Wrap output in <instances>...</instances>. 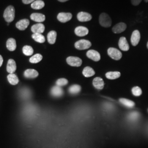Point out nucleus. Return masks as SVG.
<instances>
[{
	"label": "nucleus",
	"instance_id": "19",
	"mask_svg": "<svg viewBox=\"0 0 148 148\" xmlns=\"http://www.w3.org/2000/svg\"><path fill=\"white\" fill-rule=\"evenodd\" d=\"M30 18L33 21L38 22V23L43 22L46 19V17L45 15H43L41 13H32L30 16Z\"/></svg>",
	"mask_w": 148,
	"mask_h": 148
},
{
	"label": "nucleus",
	"instance_id": "5",
	"mask_svg": "<svg viewBox=\"0 0 148 148\" xmlns=\"http://www.w3.org/2000/svg\"><path fill=\"white\" fill-rule=\"evenodd\" d=\"M66 62L69 65L71 66H75V67L80 66L82 63V60L79 57H68L66 59Z\"/></svg>",
	"mask_w": 148,
	"mask_h": 148
},
{
	"label": "nucleus",
	"instance_id": "33",
	"mask_svg": "<svg viewBox=\"0 0 148 148\" xmlns=\"http://www.w3.org/2000/svg\"><path fill=\"white\" fill-rule=\"evenodd\" d=\"M142 0H131V3L133 5H135V6L139 5L140 3V2H142Z\"/></svg>",
	"mask_w": 148,
	"mask_h": 148
},
{
	"label": "nucleus",
	"instance_id": "3",
	"mask_svg": "<svg viewBox=\"0 0 148 148\" xmlns=\"http://www.w3.org/2000/svg\"><path fill=\"white\" fill-rule=\"evenodd\" d=\"M92 43L87 40H81L75 43V47L79 50L87 49L91 46Z\"/></svg>",
	"mask_w": 148,
	"mask_h": 148
},
{
	"label": "nucleus",
	"instance_id": "8",
	"mask_svg": "<svg viewBox=\"0 0 148 148\" xmlns=\"http://www.w3.org/2000/svg\"><path fill=\"white\" fill-rule=\"evenodd\" d=\"M140 40V32L137 30H134L132 34L131 37V42L133 46H136Z\"/></svg>",
	"mask_w": 148,
	"mask_h": 148
},
{
	"label": "nucleus",
	"instance_id": "15",
	"mask_svg": "<svg viewBox=\"0 0 148 148\" xmlns=\"http://www.w3.org/2000/svg\"><path fill=\"white\" fill-rule=\"evenodd\" d=\"M119 48L123 51H127L130 49L129 45L127 42L126 37H121L119 41Z\"/></svg>",
	"mask_w": 148,
	"mask_h": 148
},
{
	"label": "nucleus",
	"instance_id": "10",
	"mask_svg": "<svg viewBox=\"0 0 148 148\" xmlns=\"http://www.w3.org/2000/svg\"><path fill=\"white\" fill-rule=\"evenodd\" d=\"M88 32L89 30L87 27L82 26L77 27L75 29V34L79 37H83L86 36L87 35H88Z\"/></svg>",
	"mask_w": 148,
	"mask_h": 148
},
{
	"label": "nucleus",
	"instance_id": "31",
	"mask_svg": "<svg viewBox=\"0 0 148 148\" xmlns=\"http://www.w3.org/2000/svg\"><path fill=\"white\" fill-rule=\"evenodd\" d=\"M133 95L136 97H139L142 94V90L139 87H134L132 90Z\"/></svg>",
	"mask_w": 148,
	"mask_h": 148
},
{
	"label": "nucleus",
	"instance_id": "22",
	"mask_svg": "<svg viewBox=\"0 0 148 148\" xmlns=\"http://www.w3.org/2000/svg\"><path fill=\"white\" fill-rule=\"evenodd\" d=\"M31 7L35 10H41L45 7V2L41 0H36L32 3Z\"/></svg>",
	"mask_w": 148,
	"mask_h": 148
},
{
	"label": "nucleus",
	"instance_id": "6",
	"mask_svg": "<svg viewBox=\"0 0 148 148\" xmlns=\"http://www.w3.org/2000/svg\"><path fill=\"white\" fill-rule=\"evenodd\" d=\"M73 16L70 13H59L57 16V19L61 23H66L72 19Z\"/></svg>",
	"mask_w": 148,
	"mask_h": 148
},
{
	"label": "nucleus",
	"instance_id": "35",
	"mask_svg": "<svg viewBox=\"0 0 148 148\" xmlns=\"http://www.w3.org/2000/svg\"><path fill=\"white\" fill-rule=\"evenodd\" d=\"M3 58H2V57L0 55V67L2 66V64H3Z\"/></svg>",
	"mask_w": 148,
	"mask_h": 148
},
{
	"label": "nucleus",
	"instance_id": "4",
	"mask_svg": "<svg viewBox=\"0 0 148 148\" xmlns=\"http://www.w3.org/2000/svg\"><path fill=\"white\" fill-rule=\"evenodd\" d=\"M108 54L111 58L115 60H120L122 56L121 52L119 50H118L117 49L115 48H109L108 49Z\"/></svg>",
	"mask_w": 148,
	"mask_h": 148
},
{
	"label": "nucleus",
	"instance_id": "24",
	"mask_svg": "<svg viewBox=\"0 0 148 148\" xmlns=\"http://www.w3.org/2000/svg\"><path fill=\"white\" fill-rule=\"evenodd\" d=\"M7 79L10 84L16 85L19 82V79L16 74H10L7 76Z\"/></svg>",
	"mask_w": 148,
	"mask_h": 148
},
{
	"label": "nucleus",
	"instance_id": "12",
	"mask_svg": "<svg viewBox=\"0 0 148 148\" xmlns=\"http://www.w3.org/2000/svg\"><path fill=\"white\" fill-rule=\"evenodd\" d=\"M30 24V21L27 19H24L18 21L16 23V27L17 29H18L19 30H24L27 29Z\"/></svg>",
	"mask_w": 148,
	"mask_h": 148
},
{
	"label": "nucleus",
	"instance_id": "27",
	"mask_svg": "<svg viewBox=\"0 0 148 148\" xmlns=\"http://www.w3.org/2000/svg\"><path fill=\"white\" fill-rule=\"evenodd\" d=\"M81 86L78 85H72L69 88V93L71 95H76L79 93L81 90Z\"/></svg>",
	"mask_w": 148,
	"mask_h": 148
},
{
	"label": "nucleus",
	"instance_id": "26",
	"mask_svg": "<svg viewBox=\"0 0 148 148\" xmlns=\"http://www.w3.org/2000/svg\"><path fill=\"white\" fill-rule=\"evenodd\" d=\"M32 38L37 42L42 43L45 42V37L41 34H33Z\"/></svg>",
	"mask_w": 148,
	"mask_h": 148
},
{
	"label": "nucleus",
	"instance_id": "16",
	"mask_svg": "<svg viewBox=\"0 0 148 148\" xmlns=\"http://www.w3.org/2000/svg\"><path fill=\"white\" fill-rule=\"evenodd\" d=\"M24 75L27 79H34L38 76V73L34 69H27L25 71Z\"/></svg>",
	"mask_w": 148,
	"mask_h": 148
},
{
	"label": "nucleus",
	"instance_id": "11",
	"mask_svg": "<svg viewBox=\"0 0 148 148\" xmlns=\"http://www.w3.org/2000/svg\"><path fill=\"white\" fill-rule=\"evenodd\" d=\"M127 28V25L124 23H119L112 27V30L115 34H120L124 32Z\"/></svg>",
	"mask_w": 148,
	"mask_h": 148
},
{
	"label": "nucleus",
	"instance_id": "29",
	"mask_svg": "<svg viewBox=\"0 0 148 148\" xmlns=\"http://www.w3.org/2000/svg\"><path fill=\"white\" fill-rule=\"evenodd\" d=\"M42 56L40 54H36L30 58V62L32 63H37L42 59Z\"/></svg>",
	"mask_w": 148,
	"mask_h": 148
},
{
	"label": "nucleus",
	"instance_id": "23",
	"mask_svg": "<svg viewBox=\"0 0 148 148\" xmlns=\"http://www.w3.org/2000/svg\"><path fill=\"white\" fill-rule=\"evenodd\" d=\"M82 74L86 77H90L93 76L95 74V72L92 68L90 66H86L84 69Z\"/></svg>",
	"mask_w": 148,
	"mask_h": 148
},
{
	"label": "nucleus",
	"instance_id": "17",
	"mask_svg": "<svg viewBox=\"0 0 148 148\" xmlns=\"http://www.w3.org/2000/svg\"><path fill=\"white\" fill-rule=\"evenodd\" d=\"M51 95L55 97H60L63 95L64 92L61 87L58 86H54L51 90Z\"/></svg>",
	"mask_w": 148,
	"mask_h": 148
},
{
	"label": "nucleus",
	"instance_id": "36",
	"mask_svg": "<svg viewBox=\"0 0 148 148\" xmlns=\"http://www.w3.org/2000/svg\"><path fill=\"white\" fill-rule=\"evenodd\" d=\"M59 2H66V1H68L69 0H58Z\"/></svg>",
	"mask_w": 148,
	"mask_h": 148
},
{
	"label": "nucleus",
	"instance_id": "28",
	"mask_svg": "<svg viewBox=\"0 0 148 148\" xmlns=\"http://www.w3.org/2000/svg\"><path fill=\"white\" fill-rule=\"evenodd\" d=\"M120 102L123 105L128 108H133L134 107V106H135V103L133 101H130L129 99H125V98L120 99Z\"/></svg>",
	"mask_w": 148,
	"mask_h": 148
},
{
	"label": "nucleus",
	"instance_id": "32",
	"mask_svg": "<svg viewBox=\"0 0 148 148\" xmlns=\"http://www.w3.org/2000/svg\"><path fill=\"white\" fill-rule=\"evenodd\" d=\"M68 83V81L65 79H59L56 81V85L59 87H62L64 86L67 85Z\"/></svg>",
	"mask_w": 148,
	"mask_h": 148
},
{
	"label": "nucleus",
	"instance_id": "18",
	"mask_svg": "<svg viewBox=\"0 0 148 148\" xmlns=\"http://www.w3.org/2000/svg\"><path fill=\"white\" fill-rule=\"evenodd\" d=\"M93 85L97 90H102L104 88V82L101 77H95L93 81Z\"/></svg>",
	"mask_w": 148,
	"mask_h": 148
},
{
	"label": "nucleus",
	"instance_id": "9",
	"mask_svg": "<svg viewBox=\"0 0 148 148\" xmlns=\"http://www.w3.org/2000/svg\"><path fill=\"white\" fill-rule=\"evenodd\" d=\"M77 19L79 21L86 22V21H90L92 18V16L88 13L84 12H81L77 14Z\"/></svg>",
	"mask_w": 148,
	"mask_h": 148
},
{
	"label": "nucleus",
	"instance_id": "38",
	"mask_svg": "<svg viewBox=\"0 0 148 148\" xmlns=\"http://www.w3.org/2000/svg\"><path fill=\"white\" fill-rule=\"evenodd\" d=\"M147 48H148V43H147Z\"/></svg>",
	"mask_w": 148,
	"mask_h": 148
},
{
	"label": "nucleus",
	"instance_id": "21",
	"mask_svg": "<svg viewBox=\"0 0 148 148\" xmlns=\"http://www.w3.org/2000/svg\"><path fill=\"white\" fill-rule=\"evenodd\" d=\"M57 32L55 31H51L49 32V33L47 35V40L48 42L49 43L53 45L56 42V38H57Z\"/></svg>",
	"mask_w": 148,
	"mask_h": 148
},
{
	"label": "nucleus",
	"instance_id": "7",
	"mask_svg": "<svg viewBox=\"0 0 148 148\" xmlns=\"http://www.w3.org/2000/svg\"><path fill=\"white\" fill-rule=\"evenodd\" d=\"M87 57L88 58L93 60L95 62H98L101 59V55L99 52L96 51L95 50H89L87 52Z\"/></svg>",
	"mask_w": 148,
	"mask_h": 148
},
{
	"label": "nucleus",
	"instance_id": "37",
	"mask_svg": "<svg viewBox=\"0 0 148 148\" xmlns=\"http://www.w3.org/2000/svg\"><path fill=\"white\" fill-rule=\"evenodd\" d=\"M145 2H148V0H144Z\"/></svg>",
	"mask_w": 148,
	"mask_h": 148
},
{
	"label": "nucleus",
	"instance_id": "25",
	"mask_svg": "<svg viewBox=\"0 0 148 148\" xmlns=\"http://www.w3.org/2000/svg\"><path fill=\"white\" fill-rule=\"evenodd\" d=\"M107 79H115L120 77L121 74L119 71H110L107 73L106 75Z\"/></svg>",
	"mask_w": 148,
	"mask_h": 148
},
{
	"label": "nucleus",
	"instance_id": "14",
	"mask_svg": "<svg viewBox=\"0 0 148 148\" xmlns=\"http://www.w3.org/2000/svg\"><path fill=\"white\" fill-rule=\"evenodd\" d=\"M16 65L15 61L12 59H9L7 65V72L10 74H14V73L16 71Z\"/></svg>",
	"mask_w": 148,
	"mask_h": 148
},
{
	"label": "nucleus",
	"instance_id": "13",
	"mask_svg": "<svg viewBox=\"0 0 148 148\" xmlns=\"http://www.w3.org/2000/svg\"><path fill=\"white\" fill-rule=\"evenodd\" d=\"M32 32L34 34H42L45 32V27L42 23H38L32 25Z\"/></svg>",
	"mask_w": 148,
	"mask_h": 148
},
{
	"label": "nucleus",
	"instance_id": "34",
	"mask_svg": "<svg viewBox=\"0 0 148 148\" xmlns=\"http://www.w3.org/2000/svg\"><path fill=\"white\" fill-rule=\"evenodd\" d=\"M22 1L24 4L28 5V4L33 3L34 1H35V0H22Z\"/></svg>",
	"mask_w": 148,
	"mask_h": 148
},
{
	"label": "nucleus",
	"instance_id": "2",
	"mask_svg": "<svg viewBox=\"0 0 148 148\" xmlns=\"http://www.w3.org/2000/svg\"><path fill=\"white\" fill-rule=\"evenodd\" d=\"M99 21L101 26L104 27H109L112 24L111 18L106 13L101 14L99 18Z\"/></svg>",
	"mask_w": 148,
	"mask_h": 148
},
{
	"label": "nucleus",
	"instance_id": "20",
	"mask_svg": "<svg viewBox=\"0 0 148 148\" xmlns=\"http://www.w3.org/2000/svg\"><path fill=\"white\" fill-rule=\"evenodd\" d=\"M6 46H7V49L9 51H15L16 47V44L15 39H14L13 38H9L7 41Z\"/></svg>",
	"mask_w": 148,
	"mask_h": 148
},
{
	"label": "nucleus",
	"instance_id": "30",
	"mask_svg": "<svg viewBox=\"0 0 148 148\" xmlns=\"http://www.w3.org/2000/svg\"><path fill=\"white\" fill-rule=\"evenodd\" d=\"M23 52L25 56H30L34 53V49L30 46H25L23 48Z\"/></svg>",
	"mask_w": 148,
	"mask_h": 148
},
{
	"label": "nucleus",
	"instance_id": "1",
	"mask_svg": "<svg viewBox=\"0 0 148 148\" xmlns=\"http://www.w3.org/2000/svg\"><path fill=\"white\" fill-rule=\"evenodd\" d=\"M3 17L8 23L14 21L15 17V10L13 6L10 5L7 7L3 13Z\"/></svg>",
	"mask_w": 148,
	"mask_h": 148
}]
</instances>
